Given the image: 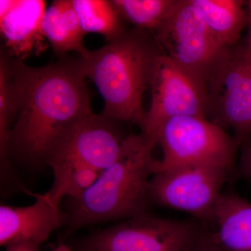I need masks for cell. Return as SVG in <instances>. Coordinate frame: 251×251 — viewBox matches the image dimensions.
Listing matches in <instances>:
<instances>
[{"label": "cell", "instance_id": "5", "mask_svg": "<svg viewBox=\"0 0 251 251\" xmlns=\"http://www.w3.org/2000/svg\"><path fill=\"white\" fill-rule=\"evenodd\" d=\"M163 156L156 173L186 165H205L233 171L240 145L205 117L182 115L165 122L156 135Z\"/></svg>", "mask_w": 251, "mask_h": 251}, {"label": "cell", "instance_id": "2", "mask_svg": "<svg viewBox=\"0 0 251 251\" xmlns=\"http://www.w3.org/2000/svg\"><path fill=\"white\" fill-rule=\"evenodd\" d=\"M156 144L140 132L128 135L113 163L80 197L72 199L66 233L91 225L149 214L150 186L156 174Z\"/></svg>", "mask_w": 251, "mask_h": 251}, {"label": "cell", "instance_id": "9", "mask_svg": "<svg viewBox=\"0 0 251 251\" xmlns=\"http://www.w3.org/2000/svg\"><path fill=\"white\" fill-rule=\"evenodd\" d=\"M116 120L93 112L73 124L61 135L46 161L52 172L90 167L101 173L117 159L126 137Z\"/></svg>", "mask_w": 251, "mask_h": 251}, {"label": "cell", "instance_id": "13", "mask_svg": "<svg viewBox=\"0 0 251 251\" xmlns=\"http://www.w3.org/2000/svg\"><path fill=\"white\" fill-rule=\"evenodd\" d=\"M203 225L223 251H251V202L241 196L223 193Z\"/></svg>", "mask_w": 251, "mask_h": 251}, {"label": "cell", "instance_id": "17", "mask_svg": "<svg viewBox=\"0 0 251 251\" xmlns=\"http://www.w3.org/2000/svg\"><path fill=\"white\" fill-rule=\"evenodd\" d=\"M179 0H110L124 21L154 34Z\"/></svg>", "mask_w": 251, "mask_h": 251}, {"label": "cell", "instance_id": "12", "mask_svg": "<svg viewBox=\"0 0 251 251\" xmlns=\"http://www.w3.org/2000/svg\"><path fill=\"white\" fill-rule=\"evenodd\" d=\"M35 202L25 206H0V246L19 242L42 245L64 223L63 214L44 194L34 195Z\"/></svg>", "mask_w": 251, "mask_h": 251}, {"label": "cell", "instance_id": "8", "mask_svg": "<svg viewBox=\"0 0 251 251\" xmlns=\"http://www.w3.org/2000/svg\"><path fill=\"white\" fill-rule=\"evenodd\" d=\"M231 173L205 165H186L160 172L150 181V202L188 213L205 224Z\"/></svg>", "mask_w": 251, "mask_h": 251}, {"label": "cell", "instance_id": "22", "mask_svg": "<svg viewBox=\"0 0 251 251\" xmlns=\"http://www.w3.org/2000/svg\"><path fill=\"white\" fill-rule=\"evenodd\" d=\"M53 251H74L64 244H60Z\"/></svg>", "mask_w": 251, "mask_h": 251}, {"label": "cell", "instance_id": "6", "mask_svg": "<svg viewBox=\"0 0 251 251\" xmlns=\"http://www.w3.org/2000/svg\"><path fill=\"white\" fill-rule=\"evenodd\" d=\"M201 222L162 219L147 214L124 220L84 238L77 251H189Z\"/></svg>", "mask_w": 251, "mask_h": 251}, {"label": "cell", "instance_id": "21", "mask_svg": "<svg viewBox=\"0 0 251 251\" xmlns=\"http://www.w3.org/2000/svg\"><path fill=\"white\" fill-rule=\"evenodd\" d=\"M40 246L33 242H19L6 247L5 251H40Z\"/></svg>", "mask_w": 251, "mask_h": 251}, {"label": "cell", "instance_id": "11", "mask_svg": "<svg viewBox=\"0 0 251 251\" xmlns=\"http://www.w3.org/2000/svg\"><path fill=\"white\" fill-rule=\"evenodd\" d=\"M46 3L43 0H1L0 32L4 51L11 58L24 62L46 49L41 23Z\"/></svg>", "mask_w": 251, "mask_h": 251}, {"label": "cell", "instance_id": "3", "mask_svg": "<svg viewBox=\"0 0 251 251\" xmlns=\"http://www.w3.org/2000/svg\"><path fill=\"white\" fill-rule=\"evenodd\" d=\"M161 52L153 34L134 27L80 57L86 77L103 97L104 115L143 129L147 115L143 94L150 87L153 64Z\"/></svg>", "mask_w": 251, "mask_h": 251}, {"label": "cell", "instance_id": "7", "mask_svg": "<svg viewBox=\"0 0 251 251\" xmlns=\"http://www.w3.org/2000/svg\"><path fill=\"white\" fill-rule=\"evenodd\" d=\"M163 53L204 89L220 51L190 0H179L153 34Z\"/></svg>", "mask_w": 251, "mask_h": 251}, {"label": "cell", "instance_id": "18", "mask_svg": "<svg viewBox=\"0 0 251 251\" xmlns=\"http://www.w3.org/2000/svg\"><path fill=\"white\" fill-rule=\"evenodd\" d=\"M17 111L11 58L2 50L0 57V151L1 161L6 158L10 130Z\"/></svg>", "mask_w": 251, "mask_h": 251}, {"label": "cell", "instance_id": "4", "mask_svg": "<svg viewBox=\"0 0 251 251\" xmlns=\"http://www.w3.org/2000/svg\"><path fill=\"white\" fill-rule=\"evenodd\" d=\"M242 39L220 51L206 86V117L233 132L239 145L251 142V0Z\"/></svg>", "mask_w": 251, "mask_h": 251}, {"label": "cell", "instance_id": "14", "mask_svg": "<svg viewBox=\"0 0 251 251\" xmlns=\"http://www.w3.org/2000/svg\"><path fill=\"white\" fill-rule=\"evenodd\" d=\"M221 48L238 44L249 23L248 1L242 0H190Z\"/></svg>", "mask_w": 251, "mask_h": 251}, {"label": "cell", "instance_id": "20", "mask_svg": "<svg viewBox=\"0 0 251 251\" xmlns=\"http://www.w3.org/2000/svg\"><path fill=\"white\" fill-rule=\"evenodd\" d=\"M240 171L244 176L251 180V142L244 145L240 160Z\"/></svg>", "mask_w": 251, "mask_h": 251}, {"label": "cell", "instance_id": "1", "mask_svg": "<svg viewBox=\"0 0 251 251\" xmlns=\"http://www.w3.org/2000/svg\"><path fill=\"white\" fill-rule=\"evenodd\" d=\"M11 67L17 111L6 157L11 153L29 164L46 166L63 133L92 112L80 57H63L42 67L11 58Z\"/></svg>", "mask_w": 251, "mask_h": 251}, {"label": "cell", "instance_id": "16", "mask_svg": "<svg viewBox=\"0 0 251 251\" xmlns=\"http://www.w3.org/2000/svg\"><path fill=\"white\" fill-rule=\"evenodd\" d=\"M72 2L86 34H101L110 42L125 32L124 20L110 0H72Z\"/></svg>", "mask_w": 251, "mask_h": 251}, {"label": "cell", "instance_id": "19", "mask_svg": "<svg viewBox=\"0 0 251 251\" xmlns=\"http://www.w3.org/2000/svg\"><path fill=\"white\" fill-rule=\"evenodd\" d=\"M189 251H223L214 243L208 233L205 226L202 224V228L196 242Z\"/></svg>", "mask_w": 251, "mask_h": 251}, {"label": "cell", "instance_id": "15", "mask_svg": "<svg viewBox=\"0 0 251 251\" xmlns=\"http://www.w3.org/2000/svg\"><path fill=\"white\" fill-rule=\"evenodd\" d=\"M41 31L59 57L76 52L84 57L90 52L84 46L86 33L81 27L72 0L52 1L43 16Z\"/></svg>", "mask_w": 251, "mask_h": 251}, {"label": "cell", "instance_id": "10", "mask_svg": "<svg viewBox=\"0 0 251 251\" xmlns=\"http://www.w3.org/2000/svg\"><path fill=\"white\" fill-rule=\"evenodd\" d=\"M150 87L151 106L140 132L155 143L160 128L170 119L182 115L206 117L205 91L163 52L153 64Z\"/></svg>", "mask_w": 251, "mask_h": 251}]
</instances>
